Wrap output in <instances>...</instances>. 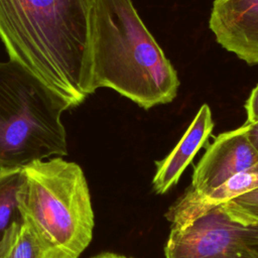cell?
I'll list each match as a JSON object with an SVG mask.
<instances>
[{
	"label": "cell",
	"mask_w": 258,
	"mask_h": 258,
	"mask_svg": "<svg viewBox=\"0 0 258 258\" xmlns=\"http://www.w3.org/2000/svg\"><path fill=\"white\" fill-rule=\"evenodd\" d=\"M177 73L131 0H95L92 89L110 88L148 110L172 102Z\"/></svg>",
	"instance_id": "obj_2"
},
{
	"label": "cell",
	"mask_w": 258,
	"mask_h": 258,
	"mask_svg": "<svg viewBox=\"0 0 258 258\" xmlns=\"http://www.w3.org/2000/svg\"><path fill=\"white\" fill-rule=\"evenodd\" d=\"M21 168L0 169V241L15 222L23 220L18 206Z\"/></svg>",
	"instance_id": "obj_11"
},
{
	"label": "cell",
	"mask_w": 258,
	"mask_h": 258,
	"mask_svg": "<svg viewBox=\"0 0 258 258\" xmlns=\"http://www.w3.org/2000/svg\"><path fill=\"white\" fill-rule=\"evenodd\" d=\"M213 128L211 108L204 104L174 148L163 159L155 162L156 171L152 178L155 194L163 195L177 183L184 169L208 141Z\"/></svg>",
	"instance_id": "obj_9"
},
{
	"label": "cell",
	"mask_w": 258,
	"mask_h": 258,
	"mask_svg": "<svg viewBox=\"0 0 258 258\" xmlns=\"http://www.w3.org/2000/svg\"><path fill=\"white\" fill-rule=\"evenodd\" d=\"M221 206L234 221L258 225V187Z\"/></svg>",
	"instance_id": "obj_12"
},
{
	"label": "cell",
	"mask_w": 258,
	"mask_h": 258,
	"mask_svg": "<svg viewBox=\"0 0 258 258\" xmlns=\"http://www.w3.org/2000/svg\"><path fill=\"white\" fill-rule=\"evenodd\" d=\"M247 124V123H246ZM248 125V136L256 150L258 151V122Z\"/></svg>",
	"instance_id": "obj_14"
},
{
	"label": "cell",
	"mask_w": 258,
	"mask_h": 258,
	"mask_svg": "<svg viewBox=\"0 0 258 258\" xmlns=\"http://www.w3.org/2000/svg\"><path fill=\"white\" fill-rule=\"evenodd\" d=\"M257 162L258 151L249 139L245 123L215 138L195 166L185 190L198 195L208 192Z\"/></svg>",
	"instance_id": "obj_6"
},
{
	"label": "cell",
	"mask_w": 258,
	"mask_h": 258,
	"mask_svg": "<svg viewBox=\"0 0 258 258\" xmlns=\"http://www.w3.org/2000/svg\"><path fill=\"white\" fill-rule=\"evenodd\" d=\"M245 109L247 113V120L245 123L254 124L258 122V85L252 90L247 99Z\"/></svg>",
	"instance_id": "obj_13"
},
{
	"label": "cell",
	"mask_w": 258,
	"mask_h": 258,
	"mask_svg": "<svg viewBox=\"0 0 258 258\" xmlns=\"http://www.w3.org/2000/svg\"><path fill=\"white\" fill-rule=\"evenodd\" d=\"M95 0H0V39L72 108L92 89Z\"/></svg>",
	"instance_id": "obj_1"
},
{
	"label": "cell",
	"mask_w": 258,
	"mask_h": 258,
	"mask_svg": "<svg viewBox=\"0 0 258 258\" xmlns=\"http://www.w3.org/2000/svg\"><path fill=\"white\" fill-rule=\"evenodd\" d=\"M0 258H61L24 219L12 224L0 241Z\"/></svg>",
	"instance_id": "obj_10"
},
{
	"label": "cell",
	"mask_w": 258,
	"mask_h": 258,
	"mask_svg": "<svg viewBox=\"0 0 258 258\" xmlns=\"http://www.w3.org/2000/svg\"><path fill=\"white\" fill-rule=\"evenodd\" d=\"M91 258H133V257H128V256L118 254V253H113V252H103V253L97 254Z\"/></svg>",
	"instance_id": "obj_15"
},
{
	"label": "cell",
	"mask_w": 258,
	"mask_h": 258,
	"mask_svg": "<svg viewBox=\"0 0 258 258\" xmlns=\"http://www.w3.org/2000/svg\"><path fill=\"white\" fill-rule=\"evenodd\" d=\"M72 108L15 60L0 61V169L68 154L60 117Z\"/></svg>",
	"instance_id": "obj_3"
},
{
	"label": "cell",
	"mask_w": 258,
	"mask_h": 258,
	"mask_svg": "<svg viewBox=\"0 0 258 258\" xmlns=\"http://www.w3.org/2000/svg\"><path fill=\"white\" fill-rule=\"evenodd\" d=\"M258 187V162L205 194L184 191L167 210L171 227H184L212 209Z\"/></svg>",
	"instance_id": "obj_8"
},
{
	"label": "cell",
	"mask_w": 258,
	"mask_h": 258,
	"mask_svg": "<svg viewBox=\"0 0 258 258\" xmlns=\"http://www.w3.org/2000/svg\"><path fill=\"white\" fill-rule=\"evenodd\" d=\"M209 27L222 47L258 64V0H214Z\"/></svg>",
	"instance_id": "obj_7"
},
{
	"label": "cell",
	"mask_w": 258,
	"mask_h": 258,
	"mask_svg": "<svg viewBox=\"0 0 258 258\" xmlns=\"http://www.w3.org/2000/svg\"><path fill=\"white\" fill-rule=\"evenodd\" d=\"M165 258H258V225L234 221L218 206L184 227H171Z\"/></svg>",
	"instance_id": "obj_5"
},
{
	"label": "cell",
	"mask_w": 258,
	"mask_h": 258,
	"mask_svg": "<svg viewBox=\"0 0 258 258\" xmlns=\"http://www.w3.org/2000/svg\"><path fill=\"white\" fill-rule=\"evenodd\" d=\"M18 206L61 258H78L93 239L94 211L81 166L61 157L21 168Z\"/></svg>",
	"instance_id": "obj_4"
}]
</instances>
